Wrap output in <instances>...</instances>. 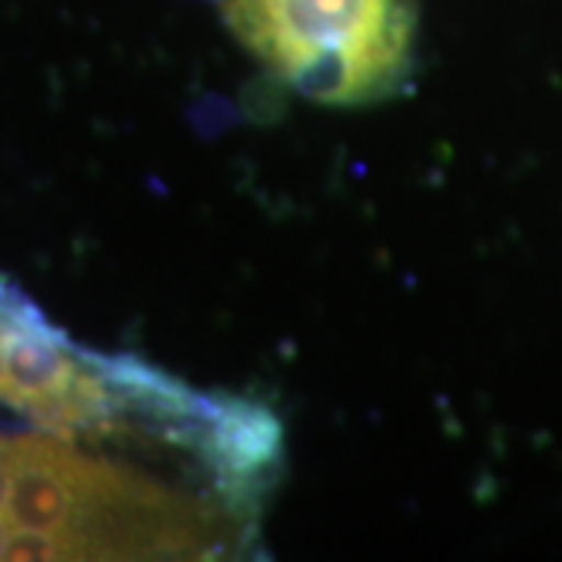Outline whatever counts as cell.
<instances>
[{
	"mask_svg": "<svg viewBox=\"0 0 562 562\" xmlns=\"http://www.w3.org/2000/svg\"><path fill=\"white\" fill-rule=\"evenodd\" d=\"M228 29L303 101L366 106L413 72L419 0H222Z\"/></svg>",
	"mask_w": 562,
	"mask_h": 562,
	"instance_id": "obj_1",
	"label": "cell"
},
{
	"mask_svg": "<svg viewBox=\"0 0 562 562\" xmlns=\"http://www.w3.org/2000/svg\"><path fill=\"white\" fill-rule=\"evenodd\" d=\"M7 325H10V288L0 281V401H3V375H7Z\"/></svg>",
	"mask_w": 562,
	"mask_h": 562,
	"instance_id": "obj_2",
	"label": "cell"
}]
</instances>
